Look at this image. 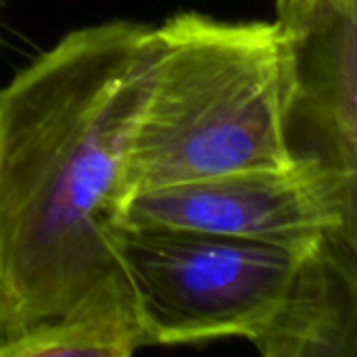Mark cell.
<instances>
[{"label":"cell","mask_w":357,"mask_h":357,"mask_svg":"<svg viewBox=\"0 0 357 357\" xmlns=\"http://www.w3.org/2000/svg\"><path fill=\"white\" fill-rule=\"evenodd\" d=\"M153 27L69 31L0 86V339L126 276L117 228Z\"/></svg>","instance_id":"6da1fadb"},{"label":"cell","mask_w":357,"mask_h":357,"mask_svg":"<svg viewBox=\"0 0 357 357\" xmlns=\"http://www.w3.org/2000/svg\"><path fill=\"white\" fill-rule=\"evenodd\" d=\"M291 75V42L276 21H222L188 10L153 27V61L126 167L128 201L201 178L295 163Z\"/></svg>","instance_id":"7a4b0ae2"},{"label":"cell","mask_w":357,"mask_h":357,"mask_svg":"<svg viewBox=\"0 0 357 357\" xmlns=\"http://www.w3.org/2000/svg\"><path fill=\"white\" fill-rule=\"evenodd\" d=\"M312 245L126 222L117 228V253L144 341L163 347L255 341L280 310Z\"/></svg>","instance_id":"3957f363"},{"label":"cell","mask_w":357,"mask_h":357,"mask_svg":"<svg viewBox=\"0 0 357 357\" xmlns=\"http://www.w3.org/2000/svg\"><path fill=\"white\" fill-rule=\"evenodd\" d=\"M126 224L197 230L278 245H312L331 232L357 236V180L318 159L245 169L140 192Z\"/></svg>","instance_id":"277c9868"},{"label":"cell","mask_w":357,"mask_h":357,"mask_svg":"<svg viewBox=\"0 0 357 357\" xmlns=\"http://www.w3.org/2000/svg\"><path fill=\"white\" fill-rule=\"evenodd\" d=\"M289 42L293 153L357 180V0H337Z\"/></svg>","instance_id":"5b68a950"},{"label":"cell","mask_w":357,"mask_h":357,"mask_svg":"<svg viewBox=\"0 0 357 357\" xmlns=\"http://www.w3.org/2000/svg\"><path fill=\"white\" fill-rule=\"evenodd\" d=\"M357 236L331 232L301 257L287 297L251 341L268 357H356Z\"/></svg>","instance_id":"8992f818"},{"label":"cell","mask_w":357,"mask_h":357,"mask_svg":"<svg viewBox=\"0 0 357 357\" xmlns=\"http://www.w3.org/2000/svg\"><path fill=\"white\" fill-rule=\"evenodd\" d=\"M144 333L128 278H119L65 314L0 339V357H130Z\"/></svg>","instance_id":"52a82bcc"},{"label":"cell","mask_w":357,"mask_h":357,"mask_svg":"<svg viewBox=\"0 0 357 357\" xmlns=\"http://www.w3.org/2000/svg\"><path fill=\"white\" fill-rule=\"evenodd\" d=\"M337 0H276V23L293 40L305 33Z\"/></svg>","instance_id":"ba28073f"}]
</instances>
